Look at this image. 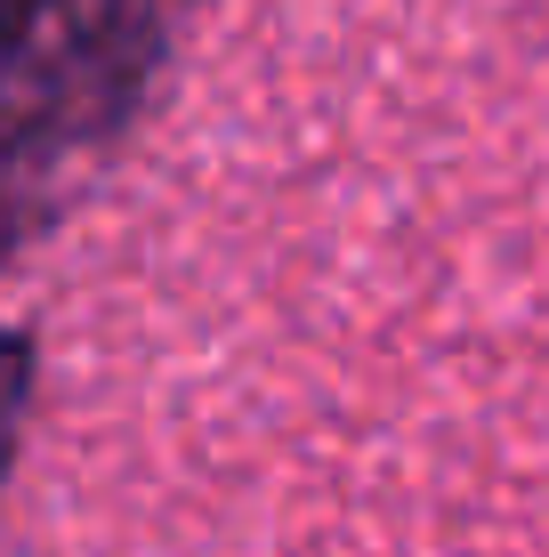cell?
<instances>
[{
  "instance_id": "6da1fadb",
  "label": "cell",
  "mask_w": 549,
  "mask_h": 557,
  "mask_svg": "<svg viewBox=\"0 0 549 557\" xmlns=\"http://www.w3.org/2000/svg\"><path fill=\"white\" fill-rule=\"evenodd\" d=\"M0 557H549V0H0Z\"/></svg>"
}]
</instances>
